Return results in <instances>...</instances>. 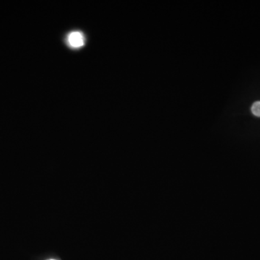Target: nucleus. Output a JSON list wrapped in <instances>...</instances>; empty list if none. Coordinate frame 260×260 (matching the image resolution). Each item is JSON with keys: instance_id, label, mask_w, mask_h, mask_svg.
I'll return each instance as SVG.
<instances>
[{"instance_id": "nucleus-1", "label": "nucleus", "mask_w": 260, "mask_h": 260, "mask_svg": "<svg viewBox=\"0 0 260 260\" xmlns=\"http://www.w3.org/2000/svg\"><path fill=\"white\" fill-rule=\"evenodd\" d=\"M68 43L73 48H78L84 46L85 38L81 32H73L68 36Z\"/></svg>"}, {"instance_id": "nucleus-2", "label": "nucleus", "mask_w": 260, "mask_h": 260, "mask_svg": "<svg viewBox=\"0 0 260 260\" xmlns=\"http://www.w3.org/2000/svg\"><path fill=\"white\" fill-rule=\"evenodd\" d=\"M251 110L254 115L260 117V101L254 103L252 106Z\"/></svg>"}, {"instance_id": "nucleus-3", "label": "nucleus", "mask_w": 260, "mask_h": 260, "mask_svg": "<svg viewBox=\"0 0 260 260\" xmlns=\"http://www.w3.org/2000/svg\"></svg>"}]
</instances>
